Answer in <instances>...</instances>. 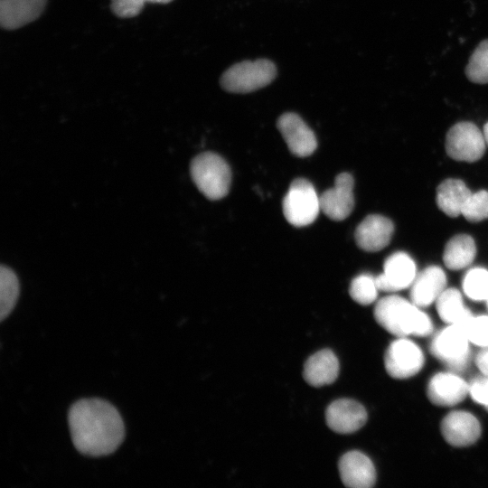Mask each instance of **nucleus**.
<instances>
[{"label": "nucleus", "mask_w": 488, "mask_h": 488, "mask_svg": "<svg viewBox=\"0 0 488 488\" xmlns=\"http://www.w3.org/2000/svg\"><path fill=\"white\" fill-rule=\"evenodd\" d=\"M283 213L293 226L304 227L313 223L321 211L320 196L306 179L294 180L283 199Z\"/></svg>", "instance_id": "nucleus-5"}, {"label": "nucleus", "mask_w": 488, "mask_h": 488, "mask_svg": "<svg viewBox=\"0 0 488 488\" xmlns=\"http://www.w3.org/2000/svg\"><path fill=\"white\" fill-rule=\"evenodd\" d=\"M373 314L376 322L396 336H427L433 331L429 316L412 302L399 296L380 299Z\"/></svg>", "instance_id": "nucleus-2"}, {"label": "nucleus", "mask_w": 488, "mask_h": 488, "mask_svg": "<svg viewBox=\"0 0 488 488\" xmlns=\"http://www.w3.org/2000/svg\"><path fill=\"white\" fill-rule=\"evenodd\" d=\"M483 134L485 143L488 145V122L483 127Z\"/></svg>", "instance_id": "nucleus-32"}, {"label": "nucleus", "mask_w": 488, "mask_h": 488, "mask_svg": "<svg viewBox=\"0 0 488 488\" xmlns=\"http://www.w3.org/2000/svg\"><path fill=\"white\" fill-rule=\"evenodd\" d=\"M47 0H1L0 24L4 29L14 30L36 20Z\"/></svg>", "instance_id": "nucleus-18"}, {"label": "nucleus", "mask_w": 488, "mask_h": 488, "mask_svg": "<svg viewBox=\"0 0 488 488\" xmlns=\"http://www.w3.org/2000/svg\"><path fill=\"white\" fill-rule=\"evenodd\" d=\"M486 302H487V305H488V297H487V299H486Z\"/></svg>", "instance_id": "nucleus-34"}, {"label": "nucleus", "mask_w": 488, "mask_h": 488, "mask_svg": "<svg viewBox=\"0 0 488 488\" xmlns=\"http://www.w3.org/2000/svg\"><path fill=\"white\" fill-rule=\"evenodd\" d=\"M190 172L195 185L208 199L220 200L228 194L230 168L219 155L212 152L198 155L191 163Z\"/></svg>", "instance_id": "nucleus-3"}, {"label": "nucleus", "mask_w": 488, "mask_h": 488, "mask_svg": "<svg viewBox=\"0 0 488 488\" xmlns=\"http://www.w3.org/2000/svg\"><path fill=\"white\" fill-rule=\"evenodd\" d=\"M277 127L293 155L305 157L316 149L317 140L314 131L297 114H282L277 121Z\"/></svg>", "instance_id": "nucleus-9"}, {"label": "nucleus", "mask_w": 488, "mask_h": 488, "mask_svg": "<svg viewBox=\"0 0 488 488\" xmlns=\"http://www.w3.org/2000/svg\"><path fill=\"white\" fill-rule=\"evenodd\" d=\"M145 3V0H111V9L119 17L130 18L139 14Z\"/></svg>", "instance_id": "nucleus-29"}, {"label": "nucleus", "mask_w": 488, "mask_h": 488, "mask_svg": "<svg viewBox=\"0 0 488 488\" xmlns=\"http://www.w3.org/2000/svg\"><path fill=\"white\" fill-rule=\"evenodd\" d=\"M343 484L351 488H370L376 481V471L371 460L359 451L344 454L338 464Z\"/></svg>", "instance_id": "nucleus-15"}, {"label": "nucleus", "mask_w": 488, "mask_h": 488, "mask_svg": "<svg viewBox=\"0 0 488 488\" xmlns=\"http://www.w3.org/2000/svg\"><path fill=\"white\" fill-rule=\"evenodd\" d=\"M446 286V277L443 269L429 266L417 274L410 286V300L418 307H427L436 301Z\"/></svg>", "instance_id": "nucleus-17"}, {"label": "nucleus", "mask_w": 488, "mask_h": 488, "mask_svg": "<svg viewBox=\"0 0 488 488\" xmlns=\"http://www.w3.org/2000/svg\"><path fill=\"white\" fill-rule=\"evenodd\" d=\"M439 317L449 324H461L471 315L461 293L455 288H446L436 301Z\"/></svg>", "instance_id": "nucleus-22"}, {"label": "nucleus", "mask_w": 488, "mask_h": 488, "mask_svg": "<svg viewBox=\"0 0 488 488\" xmlns=\"http://www.w3.org/2000/svg\"><path fill=\"white\" fill-rule=\"evenodd\" d=\"M353 178L348 173L338 174L334 185L320 195L321 211L333 221H343L353 210Z\"/></svg>", "instance_id": "nucleus-10"}, {"label": "nucleus", "mask_w": 488, "mask_h": 488, "mask_svg": "<svg viewBox=\"0 0 488 488\" xmlns=\"http://www.w3.org/2000/svg\"><path fill=\"white\" fill-rule=\"evenodd\" d=\"M483 132L471 122H459L454 125L446 136V151L448 156L456 161L475 162L485 151Z\"/></svg>", "instance_id": "nucleus-6"}, {"label": "nucleus", "mask_w": 488, "mask_h": 488, "mask_svg": "<svg viewBox=\"0 0 488 488\" xmlns=\"http://www.w3.org/2000/svg\"><path fill=\"white\" fill-rule=\"evenodd\" d=\"M470 341L460 324H449L433 339L430 350L438 360L454 370L466 366L469 356Z\"/></svg>", "instance_id": "nucleus-7"}, {"label": "nucleus", "mask_w": 488, "mask_h": 488, "mask_svg": "<svg viewBox=\"0 0 488 488\" xmlns=\"http://www.w3.org/2000/svg\"><path fill=\"white\" fill-rule=\"evenodd\" d=\"M327 426L339 434H351L359 430L367 421V412L359 402L341 399L332 402L325 412Z\"/></svg>", "instance_id": "nucleus-12"}, {"label": "nucleus", "mask_w": 488, "mask_h": 488, "mask_svg": "<svg viewBox=\"0 0 488 488\" xmlns=\"http://www.w3.org/2000/svg\"><path fill=\"white\" fill-rule=\"evenodd\" d=\"M145 2H152L156 4H167L170 3L173 0H145Z\"/></svg>", "instance_id": "nucleus-33"}, {"label": "nucleus", "mask_w": 488, "mask_h": 488, "mask_svg": "<svg viewBox=\"0 0 488 488\" xmlns=\"http://www.w3.org/2000/svg\"><path fill=\"white\" fill-rule=\"evenodd\" d=\"M424 354L412 341L400 337L393 341L384 355L385 369L395 379H408L417 374L424 365Z\"/></svg>", "instance_id": "nucleus-8"}, {"label": "nucleus", "mask_w": 488, "mask_h": 488, "mask_svg": "<svg viewBox=\"0 0 488 488\" xmlns=\"http://www.w3.org/2000/svg\"><path fill=\"white\" fill-rule=\"evenodd\" d=\"M476 255L474 239L467 234H458L451 238L446 244L443 260L451 270H460L468 267Z\"/></svg>", "instance_id": "nucleus-21"}, {"label": "nucleus", "mask_w": 488, "mask_h": 488, "mask_svg": "<svg viewBox=\"0 0 488 488\" xmlns=\"http://www.w3.org/2000/svg\"><path fill=\"white\" fill-rule=\"evenodd\" d=\"M444 438L451 446L462 447L474 444L481 435V426L477 418L466 411H452L441 423Z\"/></svg>", "instance_id": "nucleus-14"}, {"label": "nucleus", "mask_w": 488, "mask_h": 488, "mask_svg": "<svg viewBox=\"0 0 488 488\" xmlns=\"http://www.w3.org/2000/svg\"><path fill=\"white\" fill-rule=\"evenodd\" d=\"M465 294L474 301H483L488 297V270L474 267L467 271L463 280Z\"/></svg>", "instance_id": "nucleus-25"}, {"label": "nucleus", "mask_w": 488, "mask_h": 488, "mask_svg": "<svg viewBox=\"0 0 488 488\" xmlns=\"http://www.w3.org/2000/svg\"><path fill=\"white\" fill-rule=\"evenodd\" d=\"M276 76L274 62L267 59H258L232 65L222 73L220 83L228 92L245 94L267 86Z\"/></svg>", "instance_id": "nucleus-4"}, {"label": "nucleus", "mask_w": 488, "mask_h": 488, "mask_svg": "<svg viewBox=\"0 0 488 488\" xmlns=\"http://www.w3.org/2000/svg\"><path fill=\"white\" fill-rule=\"evenodd\" d=\"M469 393V386L459 376L440 372L434 375L427 384V397L437 406L450 407L461 402Z\"/></svg>", "instance_id": "nucleus-16"}, {"label": "nucleus", "mask_w": 488, "mask_h": 488, "mask_svg": "<svg viewBox=\"0 0 488 488\" xmlns=\"http://www.w3.org/2000/svg\"><path fill=\"white\" fill-rule=\"evenodd\" d=\"M68 422L75 448L87 456L111 455L125 438V426L119 412L100 399L75 402L69 410Z\"/></svg>", "instance_id": "nucleus-1"}, {"label": "nucleus", "mask_w": 488, "mask_h": 488, "mask_svg": "<svg viewBox=\"0 0 488 488\" xmlns=\"http://www.w3.org/2000/svg\"><path fill=\"white\" fill-rule=\"evenodd\" d=\"M469 393L475 402L488 406V376L474 380L469 385Z\"/></svg>", "instance_id": "nucleus-30"}, {"label": "nucleus", "mask_w": 488, "mask_h": 488, "mask_svg": "<svg viewBox=\"0 0 488 488\" xmlns=\"http://www.w3.org/2000/svg\"><path fill=\"white\" fill-rule=\"evenodd\" d=\"M416 276L414 260L407 253L399 251L388 257L383 272L375 278L380 291L391 293L410 286Z\"/></svg>", "instance_id": "nucleus-11"}, {"label": "nucleus", "mask_w": 488, "mask_h": 488, "mask_svg": "<svg viewBox=\"0 0 488 488\" xmlns=\"http://www.w3.org/2000/svg\"><path fill=\"white\" fill-rule=\"evenodd\" d=\"M462 215L470 222L488 219V191L472 192L463 208Z\"/></svg>", "instance_id": "nucleus-27"}, {"label": "nucleus", "mask_w": 488, "mask_h": 488, "mask_svg": "<svg viewBox=\"0 0 488 488\" xmlns=\"http://www.w3.org/2000/svg\"><path fill=\"white\" fill-rule=\"evenodd\" d=\"M475 362L479 370L487 377L488 376V347L479 352L476 356Z\"/></svg>", "instance_id": "nucleus-31"}, {"label": "nucleus", "mask_w": 488, "mask_h": 488, "mask_svg": "<svg viewBox=\"0 0 488 488\" xmlns=\"http://www.w3.org/2000/svg\"><path fill=\"white\" fill-rule=\"evenodd\" d=\"M460 325L465 329L470 343L488 347V316L471 315Z\"/></svg>", "instance_id": "nucleus-28"}, {"label": "nucleus", "mask_w": 488, "mask_h": 488, "mask_svg": "<svg viewBox=\"0 0 488 488\" xmlns=\"http://www.w3.org/2000/svg\"><path fill=\"white\" fill-rule=\"evenodd\" d=\"M379 291L376 278L370 274H361L355 277L349 288L351 297L363 305L373 303L377 299Z\"/></svg>", "instance_id": "nucleus-26"}, {"label": "nucleus", "mask_w": 488, "mask_h": 488, "mask_svg": "<svg viewBox=\"0 0 488 488\" xmlns=\"http://www.w3.org/2000/svg\"><path fill=\"white\" fill-rule=\"evenodd\" d=\"M394 232V224L387 217L368 215L357 226L354 238L358 247L368 252H376L387 247Z\"/></svg>", "instance_id": "nucleus-13"}, {"label": "nucleus", "mask_w": 488, "mask_h": 488, "mask_svg": "<svg viewBox=\"0 0 488 488\" xmlns=\"http://www.w3.org/2000/svg\"><path fill=\"white\" fill-rule=\"evenodd\" d=\"M465 74L474 83H488V40L475 48L465 67Z\"/></svg>", "instance_id": "nucleus-24"}, {"label": "nucleus", "mask_w": 488, "mask_h": 488, "mask_svg": "<svg viewBox=\"0 0 488 488\" xmlns=\"http://www.w3.org/2000/svg\"><path fill=\"white\" fill-rule=\"evenodd\" d=\"M339 374V361L331 350H322L305 361L303 376L305 381L314 387H322L333 383Z\"/></svg>", "instance_id": "nucleus-19"}, {"label": "nucleus", "mask_w": 488, "mask_h": 488, "mask_svg": "<svg viewBox=\"0 0 488 488\" xmlns=\"http://www.w3.org/2000/svg\"><path fill=\"white\" fill-rule=\"evenodd\" d=\"M19 296L16 275L7 267L0 268V320L4 321L14 309Z\"/></svg>", "instance_id": "nucleus-23"}, {"label": "nucleus", "mask_w": 488, "mask_h": 488, "mask_svg": "<svg viewBox=\"0 0 488 488\" xmlns=\"http://www.w3.org/2000/svg\"><path fill=\"white\" fill-rule=\"evenodd\" d=\"M472 192L459 179H446L436 189V204L447 216L455 218L462 214L463 208Z\"/></svg>", "instance_id": "nucleus-20"}]
</instances>
